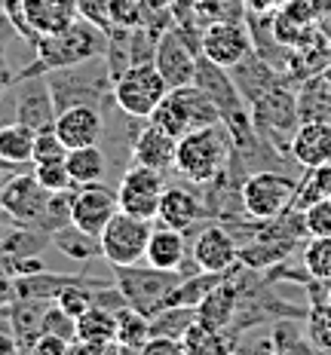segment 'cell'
<instances>
[{"label": "cell", "mask_w": 331, "mask_h": 355, "mask_svg": "<svg viewBox=\"0 0 331 355\" xmlns=\"http://www.w3.org/2000/svg\"><path fill=\"white\" fill-rule=\"evenodd\" d=\"M310 346L313 349H331V285L325 297H316L313 291V306H310Z\"/></svg>", "instance_id": "34"}, {"label": "cell", "mask_w": 331, "mask_h": 355, "mask_svg": "<svg viewBox=\"0 0 331 355\" xmlns=\"http://www.w3.org/2000/svg\"><path fill=\"white\" fill-rule=\"evenodd\" d=\"M196 62H200V55L194 53V46L187 43L184 31L178 25H169L166 31L160 34L157 49H153V64H157V71L163 73L169 89L194 83Z\"/></svg>", "instance_id": "12"}, {"label": "cell", "mask_w": 331, "mask_h": 355, "mask_svg": "<svg viewBox=\"0 0 331 355\" xmlns=\"http://www.w3.org/2000/svg\"><path fill=\"white\" fill-rule=\"evenodd\" d=\"M181 343H184V355H221V352L233 349V343L224 337V331L209 328L200 319H194L187 324V331L181 334Z\"/></svg>", "instance_id": "31"}, {"label": "cell", "mask_w": 331, "mask_h": 355, "mask_svg": "<svg viewBox=\"0 0 331 355\" xmlns=\"http://www.w3.org/2000/svg\"><path fill=\"white\" fill-rule=\"evenodd\" d=\"M289 159H294L300 168L331 162V123H319V120L300 123L298 132L291 135Z\"/></svg>", "instance_id": "19"}, {"label": "cell", "mask_w": 331, "mask_h": 355, "mask_svg": "<svg viewBox=\"0 0 331 355\" xmlns=\"http://www.w3.org/2000/svg\"><path fill=\"white\" fill-rule=\"evenodd\" d=\"M43 331H49V334H58V337L68 340V343H74V340H77V319L68 315L53 300V303H49V309H46V315H43Z\"/></svg>", "instance_id": "38"}, {"label": "cell", "mask_w": 331, "mask_h": 355, "mask_svg": "<svg viewBox=\"0 0 331 355\" xmlns=\"http://www.w3.org/2000/svg\"><path fill=\"white\" fill-rule=\"evenodd\" d=\"M12 3L22 10V16H16V25L25 34H31V40L62 31L80 16L77 0H12Z\"/></svg>", "instance_id": "15"}, {"label": "cell", "mask_w": 331, "mask_h": 355, "mask_svg": "<svg viewBox=\"0 0 331 355\" xmlns=\"http://www.w3.org/2000/svg\"><path fill=\"white\" fill-rule=\"evenodd\" d=\"M300 214H304L307 236H331V199H319V202L307 205Z\"/></svg>", "instance_id": "40"}, {"label": "cell", "mask_w": 331, "mask_h": 355, "mask_svg": "<svg viewBox=\"0 0 331 355\" xmlns=\"http://www.w3.org/2000/svg\"><path fill=\"white\" fill-rule=\"evenodd\" d=\"M163 190H166L163 172L132 162L126 172H123L120 184H117V202H120L123 211L138 214V218H147V220H157Z\"/></svg>", "instance_id": "10"}, {"label": "cell", "mask_w": 331, "mask_h": 355, "mask_svg": "<svg viewBox=\"0 0 331 355\" xmlns=\"http://www.w3.org/2000/svg\"><path fill=\"white\" fill-rule=\"evenodd\" d=\"M120 211L117 202V190L105 187L101 181L95 184H83V187H74L71 196V224L80 230L101 236V230L108 227V220Z\"/></svg>", "instance_id": "13"}, {"label": "cell", "mask_w": 331, "mask_h": 355, "mask_svg": "<svg viewBox=\"0 0 331 355\" xmlns=\"http://www.w3.org/2000/svg\"><path fill=\"white\" fill-rule=\"evenodd\" d=\"M0 187H3V178H0Z\"/></svg>", "instance_id": "49"}, {"label": "cell", "mask_w": 331, "mask_h": 355, "mask_svg": "<svg viewBox=\"0 0 331 355\" xmlns=\"http://www.w3.org/2000/svg\"><path fill=\"white\" fill-rule=\"evenodd\" d=\"M34 178L49 190V193H65V190H74V187H77V184L71 181L68 162H65V159L37 162V166H34Z\"/></svg>", "instance_id": "37"}, {"label": "cell", "mask_w": 331, "mask_h": 355, "mask_svg": "<svg viewBox=\"0 0 331 355\" xmlns=\"http://www.w3.org/2000/svg\"><path fill=\"white\" fill-rule=\"evenodd\" d=\"M184 261H187L184 233L163 224H153L151 239H147V251H144V263L160 266V270H181Z\"/></svg>", "instance_id": "24"}, {"label": "cell", "mask_w": 331, "mask_h": 355, "mask_svg": "<svg viewBox=\"0 0 331 355\" xmlns=\"http://www.w3.org/2000/svg\"><path fill=\"white\" fill-rule=\"evenodd\" d=\"M147 12H169L172 10V0H142Z\"/></svg>", "instance_id": "46"}, {"label": "cell", "mask_w": 331, "mask_h": 355, "mask_svg": "<svg viewBox=\"0 0 331 355\" xmlns=\"http://www.w3.org/2000/svg\"><path fill=\"white\" fill-rule=\"evenodd\" d=\"M110 28H142L151 12L144 10L142 0H105Z\"/></svg>", "instance_id": "36"}, {"label": "cell", "mask_w": 331, "mask_h": 355, "mask_svg": "<svg viewBox=\"0 0 331 355\" xmlns=\"http://www.w3.org/2000/svg\"><path fill=\"white\" fill-rule=\"evenodd\" d=\"M175 147H178V138H172L169 132H163L157 123L144 120V125H138L135 141H132V162L147 168H157V172H169L175 168Z\"/></svg>", "instance_id": "18"}, {"label": "cell", "mask_w": 331, "mask_h": 355, "mask_svg": "<svg viewBox=\"0 0 331 355\" xmlns=\"http://www.w3.org/2000/svg\"><path fill=\"white\" fill-rule=\"evenodd\" d=\"M53 92L56 110H68L77 105H90V107H101L110 98V71L105 55H92L86 62L68 64V68H56L43 73Z\"/></svg>", "instance_id": "3"}, {"label": "cell", "mask_w": 331, "mask_h": 355, "mask_svg": "<svg viewBox=\"0 0 331 355\" xmlns=\"http://www.w3.org/2000/svg\"><path fill=\"white\" fill-rule=\"evenodd\" d=\"M200 53L215 62L218 68L230 71L233 64H239L248 53H255V40L248 34V28L237 19H218L212 25H205L200 37Z\"/></svg>", "instance_id": "11"}, {"label": "cell", "mask_w": 331, "mask_h": 355, "mask_svg": "<svg viewBox=\"0 0 331 355\" xmlns=\"http://www.w3.org/2000/svg\"><path fill=\"white\" fill-rule=\"evenodd\" d=\"M110 92H114V105L126 116L151 120L157 105L166 98L169 83L163 80V73L157 71L153 62H142V64H132V68L123 71L120 77L114 80Z\"/></svg>", "instance_id": "6"}, {"label": "cell", "mask_w": 331, "mask_h": 355, "mask_svg": "<svg viewBox=\"0 0 331 355\" xmlns=\"http://www.w3.org/2000/svg\"><path fill=\"white\" fill-rule=\"evenodd\" d=\"M56 303H58V306H62L68 315L80 319V315H83L86 309H90L92 303H95V297H92V285H86V282H83V276H77L71 285H65L62 291H58Z\"/></svg>", "instance_id": "35"}, {"label": "cell", "mask_w": 331, "mask_h": 355, "mask_svg": "<svg viewBox=\"0 0 331 355\" xmlns=\"http://www.w3.org/2000/svg\"><path fill=\"white\" fill-rule=\"evenodd\" d=\"M71 349V343L65 337H58V334H49V331H40L34 340V346H31V352L37 355H65Z\"/></svg>", "instance_id": "42"}, {"label": "cell", "mask_w": 331, "mask_h": 355, "mask_svg": "<svg viewBox=\"0 0 331 355\" xmlns=\"http://www.w3.org/2000/svg\"><path fill=\"white\" fill-rule=\"evenodd\" d=\"M237 313H239V285L233 282L230 276H224L196 303V319L215 331H224V334L233 324V319H237Z\"/></svg>", "instance_id": "20"}, {"label": "cell", "mask_w": 331, "mask_h": 355, "mask_svg": "<svg viewBox=\"0 0 331 355\" xmlns=\"http://www.w3.org/2000/svg\"><path fill=\"white\" fill-rule=\"evenodd\" d=\"M34 138L37 132L19 120L0 125V166L3 168L34 166Z\"/></svg>", "instance_id": "25"}, {"label": "cell", "mask_w": 331, "mask_h": 355, "mask_svg": "<svg viewBox=\"0 0 331 355\" xmlns=\"http://www.w3.org/2000/svg\"><path fill=\"white\" fill-rule=\"evenodd\" d=\"M298 116L300 123L307 120L331 123V86L322 80V73L304 80V86L298 92Z\"/></svg>", "instance_id": "28"}, {"label": "cell", "mask_w": 331, "mask_h": 355, "mask_svg": "<svg viewBox=\"0 0 331 355\" xmlns=\"http://www.w3.org/2000/svg\"><path fill=\"white\" fill-rule=\"evenodd\" d=\"M233 153L230 132L224 123H212L178 138L175 147V172L194 184H212L227 172Z\"/></svg>", "instance_id": "1"}, {"label": "cell", "mask_w": 331, "mask_h": 355, "mask_svg": "<svg viewBox=\"0 0 331 355\" xmlns=\"http://www.w3.org/2000/svg\"><path fill=\"white\" fill-rule=\"evenodd\" d=\"M147 337H151V319L144 313H138L135 306L117 309V349L142 352Z\"/></svg>", "instance_id": "29"}, {"label": "cell", "mask_w": 331, "mask_h": 355, "mask_svg": "<svg viewBox=\"0 0 331 355\" xmlns=\"http://www.w3.org/2000/svg\"><path fill=\"white\" fill-rule=\"evenodd\" d=\"M151 123H157L160 129L169 132L172 138H181L194 129L221 123V114L205 89H200L196 83H187V86L169 89L166 98L160 101L157 110L151 114Z\"/></svg>", "instance_id": "5"}, {"label": "cell", "mask_w": 331, "mask_h": 355, "mask_svg": "<svg viewBox=\"0 0 331 355\" xmlns=\"http://www.w3.org/2000/svg\"><path fill=\"white\" fill-rule=\"evenodd\" d=\"M12 352H19V343H16V337H12L10 319L0 315V355H12Z\"/></svg>", "instance_id": "44"}, {"label": "cell", "mask_w": 331, "mask_h": 355, "mask_svg": "<svg viewBox=\"0 0 331 355\" xmlns=\"http://www.w3.org/2000/svg\"><path fill=\"white\" fill-rule=\"evenodd\" d=\"M194 263L205 272H230L239 263V245L230 230L218 224H209L196 233L194 248H190Z\"/></svg>", "instance_id": "16"}, {"label": "cell", "mask_w": 331, "mask_h": 355, "mask_svg": "<svg viewBox=\"0 0 331 355\" xmlns=\"http://www.w3.org/2000/svg\"><path fill=\"white\" fill-rule=\"evenodd\" d=\"M68 157V147L56 135V129H43L34 138V166L37 162H53V159H65Z\"/></svg>", "instance_id": "39"}, {"label": "cell", "mask_w": 331, "mask_h": 355, "mask_svg": "<svg viewBox=\"0 0 331 355\" xmlns=\"http://www.w3.org/2000/svg\"><path fill=\"white\" fill-rule=\"evenodd\" d=\"M65 162H68L71 181L77 184V187L101 181V178H105V172H108V157H105V150H101L99 144L71 147L68 157H65Z\"/></svg>", "instance_id": "27"}, {"label": "cell", "mask_w": 331, "mask_h": 355, "mask_svg": "<svg viewBox=\"0 0 331 355\" xmlns=\"http://www.w3.org/2000/svg\"><path fill=\"white\" fill-rule=\"evenodd\" d=\"M319 73H322V80H325V83L331 86V62H328V64H325V68H322Z\"/></svg>", "instance_id": "47"}, {"label": "cell", "mask_w": 331, "mask_h": 355, "mask_svg": "<svg viewBox=\"0 0 331 355\" xmlns=\"http://www.w3.org/2000/svg\"><path fill=\"white\" fill-rule=\"evenodd\" d=\"M56 135L65 141V147H86V144H99L105 138V114L101 107L90 105H77L68 110H58L56 116Z\"/></svg>", "instance_id": "17"}, {"label": "cell", "mask_w": 331, "mask_h": 355, "mask_svg": "<svg viewBox=\"0 0 331 355\" xmlns=\"http://www.w3.org/2000/svg\"><path fill=\"white\" fill-rule=\"evenodd\" d=\"M319 199H331V162L307 168V175L298 181V190H294L289 211H304L307 205L319 202Z\"/></svg>", "instance_id": "30"}, {"label": "cell", "mask_w": 331, "mask_h": 355, "mask_svg": "<svg viewBox=\"0 0 331 355\" xmlns=\"http://www.w3.org/2000/svg\"><path fill=\"white\" fill-rule=\"evenodd\" d=\"M310 3V10H313V16L316 19H325V16H331V0H307Z\"/></svg>", "instance_id": "45"}, {"label": "cell", "mask_w": 331, "mask_h": 355, "mask_svg": "<svg viewBox=\"0 0 331 355\" xmlns=\"http://www.w3.org/2000/svg\"><path fill=\"white\" fill-rule=\"evenodd\" d=\"M313 10L307 0H285L282 6L273 12V21H270V34H273L276 46L282 49H294L300 40L307 37V31L316 25Z\"/></svg>", "instance_id": "21"}, {"label": "cell", "mask_w": 331, "mask_h": 355, "mask_svg": "<svg viewBox=\"0 0 331 355\" xmlns=\"http://www.w3.org/2000/svg\"><path fill=\"white\" fill-rule=\"evenodd\" d=\"M181 279H184L181 270H160V266H151V263L144 266V261L129 263V266H114L117 288L123 291L129 306H135L147 319H153V315L169 306Z\"/></svg>", "instance_id": "4"}, {"label": "cell", "mask_w": 331, "mask_h": 355, "mask_svg": "<svg viewBox=\"0 0 331 355\" xmlns=\"http://www.w3.org/2000/svg\"><path fill=\"white\" fill-rule=\"evenodd\" d=\"M200 218H203V202L190 190H184V187L163 190L160 209H157V224L187 233V230H194V224H200Z\"/></svg>", "instance_id": "22"}, {"label": "cell", "mask_w": 331, "mask_h": 355, "mask_svg": "<svg viewBox=\"0 0 331 355\" xmlns=\"http://www.w3.org/2000/svg\"><path fill=\"white\" fill-rule=\"evenodd\" d=\"M142 352H144V355H184V343H181V337L151 334Z\"/></svg>", "instance_id": "41"}, {"label": "cell", "mask_w": 331, "mask_h": 355, "mask_svg": "<svg viewBox=\"0 0 331 355\" xmlns=\"http://www.w3.org/2000/svg\"><path fill=\"white\" fill-rule=\"evenodd\" d=\"M49 242H53V245L62 251L68 261L86 263V261H95V257H101L99 236L80 230V227H74V224H65V227H58L56 233H49Z\"/></svg>", "instance_id": "26"}, {"label": "cell", "mask_w": 331, "mask_h": 355, "mask_svg": "<svg viewBox=\"0 0 331 355\" xmlns=\"http://www.w3.org/2000/svg\"><path fill=\"white\" fill-rule=\"evenodd\" d=\"M77 340H90V343H117V313L92 303V306L77 319Z\"/></svg>", "instance_id": "32"}, {"label": "cell", "mask_w": 331, "mask_h": 355, "mask_svg": "<svg viewBox=\"0 0 331 355\" xmlns=\"http://www.w3.org/2000/svg\"><path fill=\"white\" fill-rule=\"evenodd\" d=\"M49 190L31 175H12L10 181L0 187V211L12 220L16 227H31L37 230L43 211L49 205Z\"/></svg>", "instance_id": "9"}, {"label": "cell", "mask_w": 331, "mask_h": 355, "mask_svg": "<svg viewBox=\"0 0 331 355\" xmlns=\"http://www.w3.org/2000/svg\"><path fill=\"white\" fill-rule=\"evenodd\" d=\"M34 46H37V64L22 73H46L56 68H68V64L86 62V58H92V55H105L108 31H101L90 19L77 16L71 25H65L62 31L37 37Z\"/></svg>", "instance_id": "2"}, {"label": "cell", "mask_w": 331, "mask_h": 355, "mask_svg": "<svg viewBox=\"0 0 331 355\" xmlns=\"http://www.w3.org/2000/svg\"><path fill=\"white\" fill-rule=\"evenodd\" d=\"M285 0H242V6H246L248 16H273V12L282 6Z\"/></svg>", "instance_id": "43"}, {"label": "cell", "mask_w": 331, "mask_h": 355, "mask_svg": "<svg viewBox=\"0 0 331 355\" xmlns=\"http://www.w3.org/2000/svg\"><path fill=\"white\" fill-rule=\"evenodd\" d=\"M56 116L58 110H56L46 77L43 73H22L19 92H16V120L31 125L34 132H43V129H53Z\"/></svg>", "instance_id": "14"}, {"label": "cell", "mask_w": 331, "mask_h": 355, "mask_svg": "<svg viewBox=\"0 0 331 355\" xmlns=\"http://www.w3.org/2000/svg\"><path fill=\"white\" fill-rule=\"evenodd\" d=\"M3 236H6V230H3V224H0V245H3Z\"/></svg>", "instance_id": "48"}, {"label": "cell", "mask_w": 331, "mask_h": 355, "mask_svg": "<svg viewBox=\"0 0 331 355\" xmlns=\"http://www.w3.org/2000/svg\"><path fill=\"white\" fill-rule=\"evenodd\" d=\"M49 303L53 300H43V297H16V303L6 309V319H10V328H12L19 349L31 352L37 334L43 331V315H46Z\"/></svg>", "instance_id": "23"}, {"label": "cell", "mask_w": 331, "mask_h": 355, "mask_svg": "<svg viewBox=\"0 0 331 355\" xmlns=\"http://www.w3.org/2000/svg\"><path fill=\"white\" fill-rule=\"evenodd\" d=\"M298 181L282 172H255L239 184L242 211L252 220H276L289 211Z\"/></svg>", "instance_id": "7"}, {"label": "cell", "mask_w": 331, "mask_h": 355, "mask_svg": "<svg viewBox=\"0 0 331 355\" xmlns=\"http://www.w3.org/2000/svg\"><path fill=\"white\" fill-rule=\"evenodd\" d=\"M304 270L313 282L331 285V236H310L304 245Z\"/></svg>", "instance_id": "33"}, {"label": "cell", "mask_w": 331, "mask_h": 355, "mask_svg": "<svg viewBox=\"0 0 331 355\" xmlns=\"http://www.w3.org/2000/svg\"><path fill=\"white\" fill-rule=\"evenodd\" d=\"M153 220L138 218L129 211H117L108 220V227L101 230L99 242H101V257L110 266H129V263H142L144 251H147V239H151Z\"/></svg>", "instance_id": "8"}]
</instances>
